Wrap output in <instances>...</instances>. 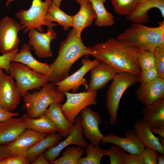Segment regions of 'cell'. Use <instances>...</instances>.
<instances>
[{"mask_svg":"<svg viewBox=\"0 0 164 164\" xmlns=\"http://www.w3.org/2000/svg\"><path fill=\"white\" fill-rule=\"evenodd\" d=\"M90 55L111 66L118 72H127L140 77L142 70L138 59L139 50L116 38L90 47Z\"/></svg>","mask_w":164,"mask_h":164,"instance_id":"6da1fadb","label":"cell"},{"mask_svg":"<svg viewBox=\"0 0 164 164\" xmlns=\"http://www.w3.org/2000/svg\"><path fill=\"white\" fill-rule=\"evenodd\" d=\"M90 47L83 43L81 37L77 35L73 28L68 32L66 39L60 43L57 56L49 66L52 70L50 82L54 84L69 76L73 64L83 56L88 58L90 55Z\"/></svg>","mask_w":164,"mask_h":164,"instance_id":"7a4b0ae2","label":"cell"},{"mask_svg":"<svg viewBox=\"0 0 164 164\" xmlns=\"http://www.w3.org/2000/svg\"><path fill=\"white\" fill-rule=\"evenodd\" d=\"M116 38L126 44L139 50L153 51L164 44V21L155 27L146 26L143 24L134 22Z\"/></svg>","mask_w":164,"mask_h":164,"instance_id":"3957f363","label":"cell"},{"mask_svg":"<svg viewBox=\"0 0 164 164\" xmlns=\"http://www.w3.org/2000/svg\"><path fill=\"white\" fill-rule=\"evenodd\" d=\"M65 95L59 91L56 86L49 82L39 91L33 93L28 92L23 96L26 114L32 118L39 117L50 104L62 103Z\"/></svg>","mask_w":164,"mask_h":164,"instance_id":"277c9868","label":"cell"},{"mask_svg":"<svg viewBox=\"0 0 164 164\" xmlns=\"http://www.w3.org/2000/svg\"><path fill=\"white\" fill-rule=\"evenodd\" d=\"M14 0H7L5 5L7 6ZM52 2L51 0H32L28 10L22 9L15 13V16L20 21L22 30L24 29V33L33 28L43 32V26L53 28L58 26L56 23L48 22L46 19L47 10Z\"/></svg>","mask_w":164,"mask_h":164,"instance_id":"5b68a950","label":"cell"},{"mask_svg":"<svg viewBox=\"0 0 164 164\" xmlns=\"http://www.w3.org/2000/svg\"><path fill=\"white\" fill-rule=\"evenodd\" d=\"M106 91V108L110 115L109 123L113 125L118 119V111L123 94L131 86L139 82L140 77L127 72L117 73Z\"/></svg>","mask_w":164,"mask_h":164,"instance_id":"8992f818","label":"cell"},{"mask_svg":"<svg viewBox=\"0 0 164 164\" xmlns=\"http://www.w3.org/2000/svg\"><path fill=\"white\" fill-rule=\"evenodd\" d=\"M9 70L22 97L28 91L39 89L50 82L49 76L36 72L20 63L11 62Z\"/></svg>","mask_w":164,"mask_h":164,"instance_id":"52a82bcc","label":"cell"},{"mask_svg":"<svg viewBox=\"0 0 164 164\" xmlns=\"http://www.w3.org/2000/svg\"><path fill=\"white\" fill-rule=\"evenodd\" d=\"M64 94L67 100L62 105L61 109L66 119L72 124H74L76 117L84 108L97 104V91H84L79 93L69 92Z\"/></svg>","mask_w":164,"mask_h":164,"instance_id":"ba28073f","label":"cell"},{"mask_svg":"<svg viewBox=\"0 0 164 164\" xmlns=\"http://www.w3.org/2000/svg\"><path fill=\"white\" fill-rule=\"evenodd\" d=\"M21 30L20 24L12 18L6 16L0 20V53L2 54L18 49V34Z\"/></svg>","mask_w":164,"mask_h":164,"instance_id":"9c48e42d","label":"cell"},{"mask_svg":"<svg viewBox=\"0 0 164 164\" xmlns=\"http://www.w3.org/2000/svg\"><path fill=\"white\" fill-rule=\"evenodd\" d=\"M100 61L96 59L92 60L88 58H82L81 60L82 66L79 70L63 80L53 84L57 86L59 91L63 94L70 91L72 93H77L82 85L86 88L88 84L84 77Z\"/></svg>","mask_w":164,"mask_h":164,"instance_id":"30bf717a","label":"cell"},{"mask_svg":"<svg viewBox=\"0 0 164 164\" xmlns=\"http://www.w3.org/2000/svg\"><path fill=\"white\" fill-rule=\"evenodd\" d=\"M81 120L80 115H78L75 119L73 128L67 138L56 145L48 148L45 152L44 155L49 162L56 159L63 149L71 145H76L83 148L87 145L83 135Z\"/></svg>","mask_w":164,"mask_h":164,"instance_id":"8fae6325","label":"cell"},{"mask_svg":"<svg viewBox=\"0 0 164 164\" xmlns=\"http://www.w3.org/2000/svg\"><path fill=\"white\" fill-rule=\"evenodd\" d=\"M21 97L14 78L3 71L0 76V107L13 112L20 103Z\"/></svg>","mask_w":164,"mask_h":164,"instance_id":"7c38bea8","label":"cell"},{"mask_svg":"<svg viewBox=\"0 0 164 164\" xmlns=\"http://www.w3.org/2000/svg\"><path fill=\"white\" fill-rule=\"evenodd\" d=\"M28 32L29 44L32 46L36 55L39 58L52 57L53 53L51 43L56 39V32L53 28H49L45 33L39 32L35 28Z\"/></svg>","mask_w":164,"mask_h":164,"instance_id":"4fadbf2b","label":"cell"},{"mask_svg":"<svg viewBox=\"0 0 164 164\" xmlns=\"http://www.w3.org/2000/svg\"><path fill=\"white\" fill-rule=\"evenodd\" d=\"M80 114L83 133L85 138L93 145L100 146L104 136L99 128L101 121L100 114L91 110L88 106L84 108Z\"/></svg>","mask_w":164,"mask_h":164,"instance_id":"5bb4252c","label":"cell"},{"mask_svg":"<svg viewBox=\"0 0 164 164\" xmlns=\"http://www.w3.org/2000/svg\"><path fill=\"white\" fill-rule=\"evenodd\" d=\"M101 141L103 145L111 143L117 145L128 153L133 155L141 154L145 147L134 129L127 130L125 137L110 133L107 135H104Z\"/></svg>","mask_w":164,"mask_h":164,"instance_id":"9a60e30c","label":"cell"},{"mask_svg":"<svg viewBox=\"0 0 164 164\" xmlns=\"http://www.w3.org/2000/svg\"><path fill=\"white\" fill-rule=\"evenodd\" d=\"M47 134L27 129L6 146L12 155H18L26 157L28 150Z\"/></svg>","mask_w":164,"mask_h":164,"instance_id":"2e32d148","label":"cell"},{"mask_svg":"<svg viewBox=\"0 0 164 164\" xmlns=\"http://www.w3.org/2000/svg\"><path fill=\"white\" fill-rule=\"evenodd\" d=\"M90 81L84 91H97L113 80L118 72L111 66L100 61L91 70Z\"/></svg>","mask_w":164,"mask_h":164,"instance_id":"e0dca14e","label":"cell"},{"mask_svg":"<svg viewBox=\"0 0 164 164\" xmlns=\"http://www.w3.org/2000/svg\"><path fill=\"white\" fill-rule=\"evenodd\" d=\"M138 100L145 107L164 97V79L157 77L151 82L140 86L135 92Z\"/></svg>","mask_w":164,"mask_h":164,"instance_id":"ac0fdd59","label":"cell"},{"mask_svg":"<svg viewBox=\"0 0 164 164\" xmlns=\"http://www.w3.org/2000/svg\"><path fill=\"white\" fill-rule=\"evenodd\" d=\"M27 129L22 117H13L0 123V145L12 142Z\"/></svg>","mask_w":164,"mask_h":164,"instance_id":"d6986e66","label":"cell"},{"mask_svg":"<svg viewBox=\"0 0 164 164\" xmlns=\"http://www.w3.org/2000/svg\"><path fill=\"white\" fill-rule=\"evenodd\" d=\"M12 62H16L26 65L32 70L41 74L50 76L52 70L49 65L37 60L32 55L30 46L26 43L23 44L20 50L13 56Z\"/></svg>","mask_w":164,"mask_h":164,"instance_id":"ffe728a7","label":"cell"},{"mask_svg":"<svg viewBox=\"0 0 164 164\" xmlns=\"http://www.w3.org/2000/svg\"><path fill=\"white\" fill-rule=\"evenodd\" d=\"M78 12L72 16V27L77 35L81 37L83 29L91 26L96 19V15L92 5L89 1L80 3Z\"/></svg>","mask_w":164,"mask_h":164,"instance_id":"44dd1931","label":"cell"},{"mask_svg":"<svg viewBox=\"0 0 164 164\" xmlns=\"http://www.w3.org/2000/svg\"><path fill=\"white\" fill-rule=\"evenodd\" d=\"M154 8L158 9L164 18V0H141L137 8L126 16V19L133 23H147L149 21L148 12Z\"/></svg>","mask_w":164,"mask_h":164,"instance_id":"7402d4cb","label":"cell"},{"mask_svg":"<svg viewBox=\"0 0 164 164\" xmlns=\"http://www.w3.org/2000/svg\"><path fill=\"white\" fill-rule=\"evenodd\" d=\"M144 121L150 128H164V97L158 99L142 111Z\"/></svg>","mask_w":164,"mask_h":164,"instance_id":"603a6c76","label":"cell"},{"mask_svg":"<svg viewBox=\"0 0 164 164\" xmlns=\"http://www.w3.org/2000/svg\"><path fill=\"white\" fill-rule=\"evenodd\" d=\"M62 103L51 104L43 114L51 120L56 126L58 132L63 137L67 136L73 128L74 124L70 123L63 114Z\"/></svg>","mask_w":164,"mask_h":164,"instance_id":"cb8c5ba5","label":"cell"},{"mask_svg":"<svg viewBox=\"0 0 164 164\" xmlns=\"http://www.w3.org/2000/svg\"><path fill=\"white\" fill-rule=\"evenodd\" d=\"M134 130L145 146L150 147L159 153L164 154V147L159 137H156L142 119L139 118L134 125Z\"/></svg>","mask_w":164,"mask_h":164,"instance_id":"d4e9b609","label":"cell"},{"mask_svg":"<svg viewBox=\"0 0 164 164\" xmlns=\"http://www.w3.org/2000/svg\"><path fill=\"white\" fill-rule=\"evenodd\" d=\"M28 129L44 134L56 132L57 128L54 123L44 114L38 118H32L26 114L22 116Z\"/></svg>","mask_w":164,"mask_h":164,"instance_id":"484cf974","label":"cell"},{"mask_svg":"<svg viewBox=\"0 0 164 164\" xmlns=\"http://www.w3.org/2000/svg\"><path fill=\"white\" fill-rule=\"evenodd\" d=\"M60 139V136L56 132L49 133L28 150L26 158L30 163L32 162L46 149L54 146Z\"/></svg>","mask_w":164,"mask_h":164,"instance_id":"4316f807","label":"cell"},{"mask_svg":"<svg viewBox=\"0 0 164 164\" xmlns=\"http://www.w3.org/2000/svg\"><path fill=\"white\" fill-rule=\"evenodd\" d=\"M95 12L96 18L94 24L99 27L113 26L115 23L114 16L106 9L104 4L106 0H89Z\"/></svg>","mask_w":164,"mask_h":164,"instance_id":"83f0119b","label":"cell"},{"mask_svg":"<svg viewBox=\"0 0 164 164\" xmlns=\"http://www.w3.org/2000/svg\"><path fill=\"white\" fill-rule=\"evenodd\" d=\"M46 19L51 23L57 22L65 31L72 27V16L64 12L52 2L47 10Z\"/></svg>","mask_w":164,"mask_h":164,"instance_id":"f1b7e54d","label":"cell"},{"mask_svg":"<svg viewBox=\"0 0 164 164\" xmlns=\"http://www.w3.org/2000/svg\"><path fill=\"white\" fill-rule=\"evenodd\" d=\"M84 155L83 148L69 146L62 153L60 158L50 162L52 164H78L79 159Z\"/></svg>","mask_w":164,"mask_h":164,"instance_id":"f546056e","label":"cell"},{"mask_svg":"<svg viewBox=\"0 0 164 164\" xmlns=\"http://www.w3.org/2000/svg\"><path fill=\"white\" fill-rule=\"evenodd\" d=\"M85 153L86 156L81 157L78 164H100L102 158L105 155V150L99 146H95L91 144L87 145L85 147Z\"/></svg>","mask_w":164,"mask_h":164,"instance_id":"4dcf8cb0","label":"cell"},{"mask_svg":"<svg viewBox=\"0 0 164 164\" xmlns=\"http://www.w3.org/2000/svg\"><path fill=\"white\" fill-rule=\"evenodd\" d=\"M141 0H111V4L118 14L126 16L138 7Z\"/></svg>","mask_w":164,"mask_h":164,"instance_id":"1f68e13d","label":"cell"},{"mask_svg":"<svg viewBox=\"0 0 164 164\" xmlns=\"http://www.w3.org/2000/svg\"><path fill=\"white\" fill-rule=\"evenodd\" d=\"M154 51L139 50L138 59L142 70H148L155 67Z\"/></svg>","mask_w":164,"mask_h":164,"instance_id":"d6a6232c","label":"cell"},{"mask_svg":"<svg viewBox=\"0 0 164 164\" xmlns=\"http://www.w3.org/2000/svg\"><path fill=\"white\" fill-rule=\"evenodd\" d=\"M155 67L158 77L164 79V44L158 46L154 51Z\"/></svg>","mask_w":164,"mask_h":164,"instance_id":"836d02e7","label":"cell"},{"mask_svg":"<svg viewBox=\"0 0 164 164\" xmlns=\"http://www.w3.org/2000/svg\"><path fill=\"white\" fill-rule=\"evenodd\" d=\"M124 150L119 146L114 144L105 150V155L109 158L110 164H123L122 155Z\"/></svg>","mask_w":164,"mask_h":164,"instance_id":"e575fe53","label":"cell"},{"mask_svg":"<svg viewBox=\"0 0 164 164\" xmlns=\"http://www.w3.org/2000/svg\"><path fill=\"white\" fill-rule=\"evenodd\" d=\"M158 153L152 149L145 146L141 154L144 164H158Z\"/></svg>","mask_w":164,"mask_h":164,"instance_id":"d590c367","label":"cell"},{"mask_svg":"<svg viewBox=\"0 0 164 164\" xmlns=\"http://www.w3.org/2000/svg\"><path fill=\"white\" fill-rule=\"evenodd\" d=\"M157 77H158V72L155 67L148 70H142L139 77L140 85L150 83Z\"/></svg>","mask_w":164,"mask_h":164,"instance_id":"8d00e7d4","label":"cell"},{"mask_svg":"<svg viewBox=\"0 0 164 164\" xmlns=\"http://www.w3.org/2000/svg\"><path fill=\"white\" fill-rule=\"evenodd\" d=\"M19 51L17 49L9 53L0 56V68L9 73L10 63L14 55Z\"/></svg>","mask_w":164,"mask_h":164,"instance_id":"74e56055","label":"cell"},{"mask_svg":"<svg viewBox=\"0 0 164 164\" xmlns=\"http://www.w3.org/2000/svg\"><path fill=\"white\" fill-rule=\"evenodd\" d=\"M29 162L25 157L11 155L0 161V164H28Z\"/></svg>","mask_w":164,"mask_h":164,"instance_id":"f35d334b","label":"cell"},{"mask_svg":"<svg viewBox=\"0 0 164 164\" xmlns=\"http://www.w3.org/2000/svg\"><path fill=\"white\" fill-rule=\"evenodd\" d=\"M123 164H144L141 154L133 155L123 153Z\"/></svg>","mask_w":164,"mask_h":164,"instance_id":"ab89813d","label":"cell"},{"mask_svg":"<svg viewBox=\"0 0 164 164\" xmlns=\"http://www.w3.org/2000/svg\"><path fill=\"white\" fill-rule=\"evenodd\" d=\"M19 114V113L10 112L0 107V123Z\"/></svg>","mask_w":164,"mask_h":164,"instance_id":"60d3db41","label":"cell"},{"mask_svg":"<svg viewBox=\"0 0 164 164\" xmlns=\"http://www.w3.org/2000/svg\"><path fill=\"white\" fill-rule=\"evenodd\" d=\"M32 163V164H50L43 153L39 155Z\"/></svg>","mask_w":164,"mask_h":164,"instance_id":"b9f144b4","label":"cell"},{"mask_svg":"<svg viewBox=\"0 0 164 164\" xmlns=\"http://www.w3.org/2000/svg\"><path fill=\"white\" fill-rule=\"evenodd\" d=\"M11 155L6 145H0V161Z\"/></svg>","mask_w":164,"mask_h":164,"instance_id":"7bdbcfd3","label":"cell"},{"mask_svg":"<svg viewBox=\"0 0 164 164\" xmlns=\"http://www.w3.org/2000/svg\"><path fill=\"white\" fill-rule=\"evenodd\" d=\"M149 128L153 133L156 134L159 136L164 137V128Z\"/></svg>","mask_w":164,"mask_h":164,"instance_id":"ee69618b","label":"cell"},{"mask_svg":"<svg viewBox=\"0 0 164 164\" xmlns=\"http://www.w3.org/2000/svg\"><path fill=\"white\" fill-rule=\"evenodd\" d=\"M159 155L158 158L157 162L158 164H164V154L160 153Z\"/></svg>","mask_w":164,"mask_h":164,"instance_id":"f6af8a7d","label":"cell"},{"mask_svg":"<svg viewBox=\"0 0 164 164\" xmlns=\"http://www.w3.org/2000/svg\"><path fill=\"white\" fill-rule=\"evenodd\" d=\"M52 2L57 7H59L62 0H51Z\"/></svg>","mask_w":164,"mask_h":164,"instance_id":"bcb514c9","label":"cell"},{"mask_svg":"<svg viewBox=\"0 0 164 164\" xmlns=\"http://www.w3.org/2000/svg\"><path fill=\"white\" fill-rule=\"evenodd\" d=\"M159 139L160 142L162 145L164 147V137L159 136Z\"/></svg>","mask_w":164,"mask_h":164,"instance_id":"7dc6e473","label":"cell"},{"mask_svg":"<svg viewBox=\"0 0 164 164\" xmlns=\"http://www.w3.org/2000/svg\"><path fill=\"white\" fill-rule=\"evenodd\" d=\"M76 2H78L79 3H80V2L85 1H89V0H75Z\"/></svg>","mask_w":164,"mask_h":164,"instance_id":"c3c4849f","label":"cell"},{"mask_svg":"<svg viewBox=\"0 0 164 164\" xmlns=\"http://www.w3.org/2000/svg\"><path fill=\"white\" fill-rule=\"evenodd\" d=\"M3 71V70L2 69L0 68V76Z\"/></svg>","mask_w":164,"mask_h":164,"instance_id":"681fc988","label":"cell"}]
</instances>
